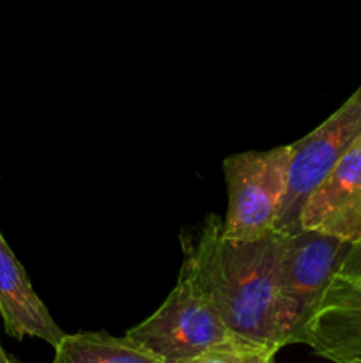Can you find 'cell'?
Listing matches in <instances>:
<instances>
[{
    "instance_id": "1",
    "label": "cell",
    "mask_w": 361,
    "mask_h": 363,
    "mask_svg": "<svg viewBox=\"0 0 361 363\" xmlns=\"http://www.w3.org/2000/svg\"><path fill=\"white\" fill-rule=\"evenodd\" d=\"M180 268L211 298L236 339L280 351L290 332L276 286V234L255 241L227 240L222 218L209 216L186 247Z\"/></svg>"
},
{
    "instance_id": "2",
    "label": "cell",
    "mask_w": 361,
    "mask_h": 363,
    "mask_svg": "<svg viewBox=\"0 0 361 363\" xmlns=\"http://www.w3.org/2000/svg\"><path fill=\"white\" fill-rule=\"evenodd\" d=\"M126 335L163 363H190L212 347L236 339L211 298L183 268L161 307Z\"/></svg>"
},
{
    "instance_id": "3",
    "label": "cell",
    "mask_w": 361,
    "mask_h": 363,
    "mask_svg": "<svg viewBox=\"0 0 361 363\" xmlns=\"http://www.w3.org/2000/svg\"><path fill=\"white\" fill-rule=\"evenodd\" d=\"M290 156L289 144L269 151L237 152L223 160L229 208L222 233L227 240L255 241L275 233L287 191Z\"/></svg>"
},
{
    "instance_id": "4",
    "label": "cell",
    "mask_w": 361,
    "mask_h": 363,
    "mask_svg": "<svg viewBox=\"0 0 361 363\" xmlns=\"http://www.w3.org/2000/svg\"><path fill=\"white\" fill-rule=\"evenodd\" d=\"M275 234L280 305L290 332V344H297L299 332L321 303L353 245L319 230H275Z\"/></svg>"
},
{
    "instance_id": "5",
    "label": "cell",
    "mask_w": 361,
    "mask_h": 363,
    "mask_svg": "<svg viewBox=\"0 0 361 363\" xmlns=\"http://www.w3.org/2000/svg\"><path fill=\"white\" fill-rule=\"evenodd\" d=\"M361 138V85L314 131L290 144L287 191L280 209L278 233L299 230V215L314 188Z\"/></svg>"
},
{
    "instance_id": "6",
    "label": "cell",
    "mask_w": 361,
    "mask_h": 363,
    "mask_svg": "<svg viewBox=\"0 0 361 363\" xmlns=\"http://www.w3.org/2000/svg\"><path fill=\"white\" fill-rule=\"evenodd\" d=\"M299 227L354 245L361 240V138L314 188Z\"/></svg>"
},
{
    "instance_id": "7",
    "label": "cell",
    "mask_w": 361,
    "mask_h": 363,
    "mask_svg": "<svg viewBox=\"0 0 361 363\" xmlns=\"http://www.w3.org/2000/svg\"><path fill=\"white\" fill-rule=\"evenodd\" d=\"M297 344L333 363H361V279L333 277Z\"/></svg>"
},
{
    "instance_id": "8",
    "label": "cell",
    "mask_w": 361,
    "mask_h": 363,
    "mask_svg": "<svg viewBox=\"0 0 361 363\" xmlns=\"http://www.w3.org/2000/svg\"><path fill=\"white\" fill-rule=\"evenodd\" d=\"M0 315L7 335L21 340L41 339L55 347L66 333L35 294L23 266L0 234Z\"/></svg>"
},
{
    "instance_id": "9",
    "label": "cell",
    "mask_w": 361,
    "mask_h": 363,
    "mask_svg": "<svg viewBox=\"0 0 361 363\" xmlns=\"http://www.w3.org/2000/svg\"><path fill=\"white\" fill-rule=\"evenodd\" d=\"M53 351L52 363H163L127 335L106 332L66 333Z\"/></svg>"
},
{
    "instance_id": "10",
    "label": "cell",
    "mask_w": 361,
    "mask_h": 363,
    "mask_svg": "<svg viewBox=\"0 0 361 363\" xmlns=\"http://www.w3.org/2000/svg\"><path fill=\"white\" fill-rule=\"evenodd\" d=\"M276 353L278 351L269 350V347L255 346L239 339H230L190 363H276Z\"/></svg>"
},
{
    "instance_id": "11",
    "label": "cell",
    "mask_w": 361,
    "mask_h": 363,
    "mask_svg": "<svg viewBox=\"0 0 361 363\" xmlns=\"http://www.w3.org/2000/svg\"><path fill=\"white\" fill-rule=\"evenodd\" d=\"M335 277L353 280L361 279V240L349 248V252H347L345 259L342 261Z\"/></svg>"
}]
</instances>
